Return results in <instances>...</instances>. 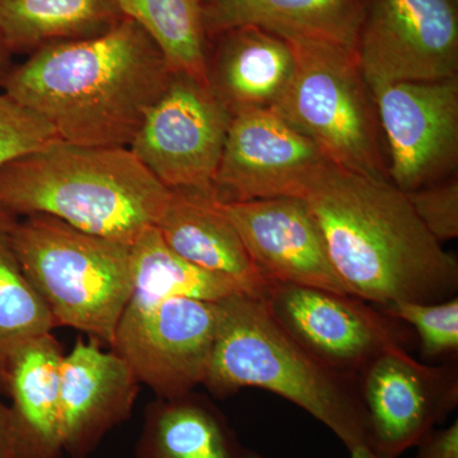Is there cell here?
Segmentation results:
<instances>
[{"label":"cell","instance_id":"cell-28","mask_svg":"<svg viewBox=\"0 0 458 458\" xmlns=\"http://www.w3.org/2000/svg\"><path fill=\"white\" fill-rule=\"evenodd\" d=\"M415 458H458V420L442 429H433L419 442Z\"/></svg>","mask_w":458,"mask_h":458},{"label":"cell","instance_id":"cell-19","mask_svg":"<svg viewBox=\"0 0 458 458\" xmlns=\"http://www.w3.org/2000/svg\"><path fill=\"white\" fill-rule=\"evenodd\" d=\"M367 0H201L208 41L256 26L282 38L327 42L355 55Z\"/></svg>","mask_w":458,"mask_h":458},{"label":"cell","instance_id":"cell-18","mask_svg":"<svg viewBox=\"0 0 458 458\" xmlns=\"http://www.w3.org/2000/svg\"><path fill=\"white\" fill-rule=\"evenodd\" d=\"M209 41L216 42L213 55L208 56L209 87L232 116L276 106L294 71L293 51L284 38L243 26Z\"/></svg>","mask_w":458,"mask_h":458},{"label":"cell","instance_id":"cell-3","mask_svg":"<svg viewBox=\"0 0 458 458\" xmlns=\"http://www.w3.org/2000/svg\"><path fill=\"white\" fill-rule=\"evenodd\" d=\"M172 195L129 148L57 140L0 168V208L44 214L131 246L155 227Z\"/></svg>","mask_w":458,"mask_h":458},{"label":"cell","instance_id":"cell-9","mask_svg":"<svg viewBox=\"0 0 458 458\" xmlns=\"http://www.w3.org/2000/svg\"><path fill=\"white\" fill-rule=\"evenodd\" d=\"M355 59L369 87L457 78L454 0H367Z\"/></svg>","mask_w":458,"mask_h":458},{"label":"cell","instance_id":"cell-6","mask_svg":"<svg viewBox=\"0 0 458 458\" xmlns=\"http://www.w3.org/2000/svg\"><path fill=\"white\" fill-rule=\"evenodd\" d=\"M284 38L294 71L273 110L336 167L388 180L375 104L354 54L327 42Z\"/></svg>","mask_w":458,"mask_h":458},{"label":"cell","instance_id":"cell-26","mask_svg":"<svg viewBox=\"0 0 458 458\" xmlns=\"http://www.w3.org/2000/svg\"><path fill=\"white\" fill-rule=\"evenodd\" d=\"M57 140L59 137L49 123L0 92V168Z\"/></svg>","mask_w":458,"mask_h":458},{"label":"cell","instance_id":"cell-22","mask_svg":"<svg viewBox=\"0 0 458 458\" xmlns=\"http://www.w3.org/2000/svg\"><path fill=\"white\" fill-rule=\"evenodd\" d=\"M131 252L132 293L129 301L155 302L188 297L221 302L232 295L245 294L231 279L200 269L174 254L156 227L144 231Z\"/></svg>","mask_w":458,"mask_h":458},{"label":"cell","instance_id":"cell-30","mask_svg":"<svg viewBox=\"0 0 458 458\" xmlns=\"http://www.w3.org/2000/svg\"><path fill=\"white\" fill-rule=\"evenodd\" d=\"M12 56L13 55H12L11 51L8 50L7 45L3 41L2 36H0V89H2L3 83H4L9 72L13 68Z\"/></svg>","mask_w":458,"mask_h":458},{"label":"cell","instance_id":"cell-29","mask_svg":"<svg viewBox=\"0 0 458 458\" xmlns=\"http://www.w3.org/2000/svg\"><path fill=\"white\" fill-rule=\"evenodd\" d=\"M0 458H12L8 436L7 403L3 401L2 386H0Z\"/></svg>","mask_w":458,"mask_h":458},{"label":"cell","instance_id":"cell-2","mask_svg":"<svg viewBox=\"0 0 458 458\" xmlns=\"http://www.w3.org/2000/svg\"><path fill=\"white\" fill-rule=\"evenodd\" d=\"M303 200L349 294L375 306L437 303L458 291L456 256L418 218L405 192L327 164Z\"/></svg>","mask_w":458,"mask_h":458},{"label":"cell","instance_id":"cell-24","mask_svg":"<svg viewBox=\"0 0 458 458\" xmlns=\"http://www.w3.org/2000/svg\"><path fill=\"white\" fill-rule=\"evenodd\" d=\"M18 218L0 208V386L9 358L21 346L56 327L12 245V229Z\"/></svg>","mask_w":458,"mask_h":458},{"label":"cell","instance_id":"cell-5","mask_svg":"<svg viewBox=\"0 0 458 458\" xmlns=\"http://www.w3.org/2000/svg\"><path fill=\"white\" fill-rule=\"evenodd\" d=\"M12 245L55 327L110 346L132 293L131 246L44 214L18 218Z\"/></svg>","mask_w":458,"mask_h":458},{"label":"cell","instance_id":"cell-17","mask_svg":"<svg viewBox=\"0 0 458 458\" xmlns=\"http://www.w3.org/2000/svg\"><path fill=\"white\" fill-rule=\"evenodd\" d=\"M155 227L183 260L231 279L247 297L267 300L273 284L255 267L237 229L210 192L172 191Z\"/></svg>","mask_w":458,"mask_h":458},{"label":"cell","instance_id":"cell-1","mask_svg":"<svg viewBox=\"0 0 458 458\" xmlns=\"http://www.w3.org/2000/svg\"><path fill=\"white\" fill-rule=\"evenodd\" d=\"M174 73L152 36L125 17L102 35L30 54L2 89L65 143L129 148Z\"/></svg>","mask_w":458,"mask_h":458},{"label":"cell","instance_id":"cell-20","mask_svg":"<svg viewBox=\"0 0 458 458\" xmlns=\"http://www.w3.org/2000/svg\"><path fill=\"white\" fill-rule=\"evenodd\" d=\"M135 456L267 458L243 445L222 410L197 391L148 403Z\"/></svg>","mask_w":458,"mask_h":458},{"label":"cell","instance_id":"cell-10","mask_svg":"<svg viewBox=\"0 0 458 458\" xmlns=\"http://www.w3.org/2000/svg\"><path fill=\"white\" fill-rule=\"evenodd\" d=\"M274 319L315 360L358 377L388 346L406 348L403 322L351 294L312 286L274 284L264 301Z\"/></svg>","mask_w":458,"mask_h":458},{"label":"cell","instance_id":"cell-13","mask_svg":"<svg viewBox=\"0 0 458 458\" xmlns=\"http://www.w3.org/2000/svg\"><path fill=\"white\" fill-rule=\"evenodd\" d=\"M327 164L321 150L273 108L243 111L229 123L213 195L219 203L303 199Z\"/></svg>","mask_w":458,"mask_h":458},{"label":"cell","instance_id":"cell-23","mask_svg":"<svg viewBox=\"0 0 458 458\" xmlns=\"http://www.w3.org/2000/svg\"><path fill=\"white\" fill-rule=\"evenodd\" d=\"M131 18L158 44L174 72L208 81V42L201 0H117Z\"/></svg>","mask_w":458,"mask_h":458},{"label":"cell","instance_id":"cell-31","mask_svg":"<svg viewBox=\"0 0 458 458\" xmlns=\"http://www.w3.org/2000/svg\"><path fill=\"white\" fill-rule=\"evenodd\" d=\"M349 454H351V458H378L367 447L357 448V450H352Z\"/></svg>","mask_w":458,"mask_h":458},{"label":"cell","instance_id":"cell-12","mask_svg":"<svg viewBox=\"0 0 458 458\" xmlns=\"http://www.w3.org/2000/svg\"><path fill=\"white\" fill-rule=\"evenodd\" d=\"M387 141V177L403 192L448 179L458 161V78L370 87Z\"/></svg>","mask_w":458,"mask_h":458},{"label":"cell","instance_id":"cell-8","mask_svg":"<svg viewBox=\"0 0 458 458\" xmlns=\"http://www.w3.org/2000/svg\"><path fill=\"white\" fill-rule=\"evenodd\" d=\"M218 327V304L188 297L129 301L111 349L159 399L203 385Z\"/></svg>","mask_w":458,"mask_h":458},{"label":"cell","instance_id":"cell-25","mask_svg":"<svg viewBox=\"0 0 458 458\" xmlns=\"http://www.w3.org/2000/svg\"><path fill=\"white\" fill-rule=\"evenodd\" d=\"M378 307L379 311L418 334L421 358L427 360L457 358L458 298L437 303L393 302Z\"/></svg>","mask_w":458,"mask_h":458},{"label":"cell","instance_id":"cell-15","mask_svg":"<svg viewBox=\"0 0 458 458\" xmlns=\"http://www.w3.org/2000/svg\"><path fill=\"white\" fill-rule=\"evenodd\" d=\"M128 361L96 339H78L60 364V409L66 456L89 458L131 418L140 390Z\"/></svg>","mask_w":458,"mask_h":458},{"label":"cell","instance_id":"cell-4","mask_svg":"<svg viewBox=\"0 0 458 458\" xmlns=\"http://www.w3.org/2000/svg\"><path fill=\"white\" fill-rule=\"evenodd\" d=\"M218 327L203 386L218 399L260 388L294 403L331 430L349 452L367 447L369 421L357 377L328 369L288 335L264 301L232 295Z\"/></svg>","mask_w":458,"mask_h":458},{"label":"cell","instance_id":"cell-27","mask_svg":"<svg viewBox=\"0 0 458 458\" xmlns=\"http://www.w3.org/2000/svg\"><path fill=\"white\" fill-rule=\"evenodd\" d=\"M424 227L438 242L458 237V181L456 177L405 192Z\"/></svg>","mask_w":458,"mask_h":458},{"label":"cell","instance_id":"cell-21","mask_svg":"<svg viewBox=\"0 0 458 458\" xmlns=\"http://www.w3.org/2000/svg\"><path fill=\"white\" fill-rule=\"evenodd\" d=\"M123 18L117 0H0V36L12 55L95 38Z\"/></svg>","mask_w":458,"mask_h":458},{"label":"cell","instance_id":"cell-16","mask_svg":"<svg viewBox=\"0 0 458 458\" xmlns=\"http://www.w3.org/2000/svg\"><path fill=\"white\" fill-rule=\"evenodd\" d=\"M63 357L62 345L49 333L9 358L2 388L9 397L12 458H64L59 388Z\"/></svg>","mask_w":458,"mask_h":458},{"label":"cell","instance_id":"cell-14","mask_svg":"<svg viewBox=\"0 0 458 458\" xmlns=\"http://www.w3.org/2000/svg\"><path fill=\"white\" fill-rule=\"evenodd\" d=\"M218 204L270 284L312 286L349 294L337 278L318 223L303 199Z\"/></svg>","mask_w":458,"mask_h":458},{"label":"cell","instance_id":"cell-7","mask_svg":"<svg viewBox=\"0 0 458 458\" xmlns=\"http://www.w3.org/2000/svg\"><path fill=\"white\" fill-rule=\"evenodd\" d=\"M231 120L209 86L174 72L129 149L171 191L213 194Z\"/></svg>","mask_w":458,"mask_h":458},{"label":"cell","instance_id":"cell-11","mask_svg":"<svg viewBox=\"0 0 458 458\" xmlns=\"http://www.w3.org/2000/svg\"><path fill=\"white\" fill-rule=\"evenodd\" d=\"M357 381L369 421L367 448L378 458L417 447L458 405L456 364L428 366L400 345L379 352Z\"/></svg>","mask_w":458,"mask_h":458}]
</instances>
